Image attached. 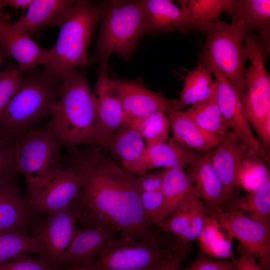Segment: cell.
Wrapping results in <instances>:
<instances>
[{
    "instance_id": "1",
    "label": "cell",
    "mask_w": 270,
    "mask_h": 270,
    "mask_svg": "<svg viewBox=\"0 0 270 270\" xmlns=\"http://www.w3.org/2000/svg\"><path fill=\"white\" fill-rule=\"evenodd\" d=\"M70 160L81 171L83 184L72 202L82 228H116L128 242L160 239L142 209L137 176L112 161L96 146L70 149Z\"/></svg>"
},
{
    "instance_id": "2",
    "label": "cell",
    "mask_w": 270,
    "mask_h": 270,
    "mask_svg": "<svg viewBox=\"0 0 270 270\" xmlns=\"http://www.w3.org/2000/svg\"><path fill=\"white\" fill-rule=\"evenodd\" d=\"M86 67L64 79L47 126L61 146H96V100L86 76Z\"/></svg>"
},
{
    "instance_id": "3",
    "label": "cell",
    "mask_w": 270,
    "mask_h": 270,
    "mask_svg": "<svg viewBox=\"0 0 270 270\" xmlns=\"http://www.w3.org/2000/svg\"><path fill=\"white\" fill-rule=\"evenodd\" d=\"M104 6V3L76 0L43 64L46 74L62 82L78 68L90 65L87 52Z\"/></svg>"
},
{
    "instance_id": "4",
    "label": "cell",
    "mask_w": 270,
    "mask_h": 270,
    "mask_svg": "<svg viewBox=\"0 0 270 270\" xmlns=\"http://www.w3.org/2000/svg\"><path fill=\"white\" fill-rule=\"evenodd\" d=\"M101 24L92 54L93 62L108 64L110 55L127 60L145 34L144 12L140 0H110L104 3Z\"/></svg>"
},
{
    "instance_id": "5",
    "label": "cell",
    "mask_w": 270,
    "mask_h": 270,
    "mask_svg": "<svg viewBox=\"0 0 270 270\" xmlns=\"http://www.w3.org/2000/svg\"><path fill=\"white\" fill-rule=\"evenodd\" d=\"M23 76L0 121V134L14 139L44 118L52 114L58 100L60 82L42 73Z\"/></svg>"
},
{
    "instance_id": "6",
    "label": "cell",
    "mask_w": 270,
    "mask_h": 270,
    "mask_svg": "<svg viewBox=\"0 0 270 270\" xmlns=\"http://www.w3.org/2000/svg\"><path fill=\"white\" fill-rule=\"evenodd\" d=\"M206 38L199 63L228 80L240 96L245 92L244 74L248 56L244 46L246 33L241 25L216 20L205 30Z\"/></svg>"
},
{
    "instance_id": "7",
    "label": "cell",
    "mask_w": 270,
    "mask_h": 270,
    "mask_svg": "<svg viewBox=\"0 0 270 270\" xmlns=\"http://www.w3.org/2000/svg\"><path fill=\"white\" fill-rule=\"evenodd\" d=\"M13 142L16 171L24 178L28 198L62 168L61 146L48 126L32 128L16 136Z\"/></svg>"
},
{
    "instance_id": "8",
    "label": "cell",
    "mask_w": 270,
    "mask_h": 270,
    "mask_svg": "<svg viewBox=\"0 0 270 270\" xmlns=\"http://www.w3.org/2000/svg\"><path fill=\"white\" fill-rule=\"evenodd\" d=\"M244 46L250 64L246 69V90L240 96L244 116L258 134L270 112V77L265 66L268 53L263 44L250 34H244Z\"/></svg>"
},
{
    "instance_id": "9",
    "label": "cell",
    "mask_w": 270,
    "mask_h": 270,
    "mask_svg": "<svg viewBox=\"0 0 270 270\" xmlns=\"http://www.w3.org/2000/svg\"><path fill=\"white\" fill-rule=\"evenodd\" d=\"M176 239L128 242L119 238L88 266L93 270H154L177 249Z\"/></svg>"
},
{
    "instance_id": "10",
    "label": "cell",
    "mask_w": 270,
    "mask_h": 270,
    "mask_svg": "<svg viewBox=\"0 0 270 270\" xmlns=\"http://www.w3.org/2000/svg\"><path fill=\"white\" fill-rule=\"evenodd\" d=\"M208 214L228 236L238 241V249L253 256L262 270H270V226L233 208H219Z\"/></svg>"
},
{
    "instance_id": "11",
    "label": "cell",
    "mask_w": 270,
    "mask_h": 270,
    "mask_svg": "<svg viewBox=\"0 0 270 270\" xmlns=\"http://www.w3.org/2000/svg\"><path fill=\"white\" fill-rule=\"evenodd\" d=\"M83 175L72 162L47 180L30 196L26 198L36 214H48L70 206L78 196Z\"/></svg>"
},
{
    "instance_id": "12",
    "label": "cell",
    "mask_w": 270,
    "mask_h": 270,
    "mask_svg": "<svg viewBox=\"0 0 270 270\" xmlns=\"http://www.w3.org/2000/svg\"><path fill=\"white\" fill-rule=\"evenodd\" d=\"M77 222L72 204L62 210L48 213L44 218L36 221L31 231L39 246V256L54 266L77 232Z\"/></svg>"
},
{
    "instance_id": "13",
    "label": "cell",
    "mask_w": 270,
    "mask_h": 270,
    "mask_svg": "<svg viewBox=\"0 0 270 270\" xmlns=\"http://www.w3.org/2000/svg\"><path fill=\"white\" fill-rule=\"evenodd\" d=\"M96 146L106 148L112 136L126 124L122 106L108 72V64L96 69Z\"/></svg>"
},
{
    "instance_id": "14",
    "label": "cell",
    "mask_w": 270,
    "mask_h": 270,
    "mask_svg": "<svg viewBox=\"0 0 270 270\" xmlns=\"http://www.w3.org/2000/svg\"><path fill=\"white\" fill-rule=\"evenodd\" d=\"M114 228L78 230L66 250L56 260L58 270L89 266L118 241Z\"/></svg>"
},
{
    "instance_id": "15",
    "label": "cell",
    "mask_w": 270,
    "mask_h": 270,
    "mask_svg": "<svg viewBox=\"0 0 270 270\" xmlns=\"http://www.w3.org/2000/svg\"><path fill=\"white\" fill-rule=\"evenodd\" d=\"M208 210L192 187L177 209L158 226L160 231L172 236L178 248L186 246L200 236Z\"/></svg>"
},
{
    "instance_id": "16",
    "label": "cell",
    "mask_w": 270,
    "mask_h": 270,
    "mask_svg": "<svg viewBox=\"0 0 270 270\" xmlns=\"http://www.w3.org/2000/svg\"><path fill=\"white\" fill-rule=\"evenodd\" d=\"M114 82L126 124L157 112H165L173 106L174 100L150 90L139 80L116 78Z\"/></svg>"
},
{
    "instance_id": "17",
    "label": "cell",
    "mask_w": 270,
    "mask_h": 270,
    "mask_svg": "<svg viewBox=\"0 0 270 270\" xmlns=\"http://www.w3.org/2000/svg\"><path fill=\"white\" fill-rule=\"evenodd\" d=\"M216 82V98L224 122L238 140L261 158L267 155L254 134L244 116L240 95L233 84L224 76L212 73Z\"/></svg>"
},
{
    "instance_id": "18",
    "label": "cell",
    "mask_w": 270,
    "mask_h": 270,
    "mask_svg": "<svg viewBox=\"0 0 270 270\" xmlns=\"http://www.w3.org/2000/svg\"><path fill=\"white\" fill-rule=\"evenodd\" d=\"M248 148L236 138L224 142L208 151L211 164L222 186L224 210L239 196V173Z\"/></svg>"
},
{
    "instance_id": "19",
    "label": "cell",
    "mask_w": 270,
    "mask_h": 270,
    "mask_svg": "<svg viewBox=\"0 0 270 270\" xmlns=\"http://www.w3.org/2000/svg\"><path fill=\"white\" fill-rule=\"evenodd\" d=\"M0 47L17 62L23 72L35 70L43 64L49 50L38 45L30 36L8 21L0 10Z\"/></svg>"
},
{
    "instance_id": "20",
    "label": "cell",
    "mask_w": 270,
    "mask_h": 270,
    "mask_svg": "<svg viewBox=\"0 0 270 270\" xmlns=\"http://www.w3.org/2000/svg\"><path fill=\"white\" fill-rule=\"evenodd\" d=\"M17 179L0 185V232L14 231L27 234L36 221Z\"/></svg>"
},
{
    "instance_id": "21",
    "label": "cell",
    "mask_w": 270,
    "mask_h": 270,
    "mask_svg": "<svg viewBox=\"0 0 270 270\" xmlns=\"http://www.w3.org/2000/svg\"><path fill=\"white\" fill-rule=\"evenodd\" d=\"M120 166L136 176L147 172L144 167L146 147L140 132L130 124H125L110 138L107 147Z\"/></svg>"
},
{
    "instance_id": "22",
    "label": "cell",
    "mask_w": 270,
    "mask_h": 270,
    "mask_svg": "<svg viewBox=\"0 0 270 270\" xmlns=\"http://www.w3.org/2000/svg\"><path fill=\"white\" fill-rule=\"evenodd\" d=\"M76 2L74 0H33L26 12L13 24L30 36L48 26H60Z\"/></svg>"
},
{
    "instance_id": "23",
    "label": "cell",
    "mask_w": 270,
    "mask_h": 270,
    "mask_svg": "<svg viewBox=\"0 0 270 270\" xmlns=\"http://www.w3.org/2000/svg\"><path fill=\"white\" fill-rule=\"evenodd\" d=\"M186 174L208 212L223 208L221 182L211 164L208 152H198Z\"/></svg>"
},
{
    "instance_id": "24",
    "label": "cell",
    "mask_w": 270,
    "mask_h": 270,
    "mask_svg": "<svg viewBox=\"0 0 270 270\" xmlns=\"http://www.w3.org/2000/svg\"><path fill=\"white\" fill-rule=\"evenodd\" d=\"M165 113L170 120L172 138L186 148L198 152H208L224 142L234 140L206 131L191 119L184 110H179L172 106Z\"/></svg>"
},
{
    "instance_id": "25",
    "label": "cell",
    "mask_w": 270,
    "mask_h": 270,
    "mask_svg": "<svg viewBox=\"0 0 270 270\" xmlns=\"http://www.w3.org/2000/svg\"><path fill=\"white\" fill-rule=\"evenodd\" d=\"M227 12L232 22L240 24L246 33L258 32L260 42L270 54V0H234Z\"/></svg>"
},
{
    "instance_id": "26",
    "label": "cell",
    "mask_w": 270,
    "mask_h": 270,
    "mask_svg": "<svg viewBox=\"0 0 270 270\" xmlns=\"http://www.w3.org/2000/svg\"><path fill=\"white\" fill-rule=\"evenodd\" d=\"M182 14L180 31L186 33L192 30L204 32L224 12H227L234 0H178Z\"/></svg>"
},
{
    "instance_id": "27",
    "label": "cell",
    "mask_w": 270,
    "mask_h": 270,
    "mask_svg": "<svg viewBox=\"0 0 270 270\" xmlns=\"http://www.w3.org/2000/svg\"><path fill=\"white\" fill-rule=\"evenodd\" d=\"M212 75L210 70L198 62L184 77L180 98L174 100L172 107L184 110L188 106L199 104L212 97L216 93L217 86Z\"/></svg>"
},
{
    "instance_id": "28",
    "label": "cell",
    "mask_w": 270,
    "mask_h": 270,
    "mask_svg": "<svg viewBox=\"0 0 270 270\" xmlns=\"http://www.w3.org/2000/svg\"><path fill=\"white\" fill-rule=\"evenodd\" d=\"M146 32L156 34L180 30L182 24L180 8L169 0H142Z\"/></svg>"
},
{
    "instance_id": "29",
    "label": "cell",
    "mask_w": 270,
    "mask_h": 270,
    "mask_svg": "<svg viewBox=\"0 0 270 270\" xmlns=\"http://www.w3.org/2000/svg\"><path fill=\"white\" fill-rule=\"evenodd\" d=\"M198 152L186 148L172 138L168 141L146 148L144 156V167L150 170L162 168L164 169L176 166L184 168L197 156Z\"/></svg>"
},
{
    "instance_id": "30",
    "label": "cell",
    "mask_w": 270,
    "mask_h": 270,
    "mask_svg": "<svg viewBox=\"0 0 270 270\" xmlns=\"http://www.w3.org/2000/svg\"><path fill=\"white\" fill-rule=\"evenodd\" d=\"M215 94L205 101L191 106L184 112L198 125L211 134L228 139L238 138L230 131L224 122Z\"/></svg>"
},
{
    "instance_id": "31",
    "label": "cell",
    "mask_w": 270,
    "mask_h": 270,
    "mask_svg": "<svg viewBox=\"0 0 270 270\" xmlns=\"http://www.w3.org/2000/svg\"><path fill=\"white\" fill-rule=\"evenodd\" d=\"M184 168L176 166L165 169L160 188L164 199L162 221L177 209L185 195L193 187Z\"/></svg>"
},
{
    "instance_id": "32",
    "label": "cell",
    "mask_w": 270,
    "mask_h": 270,
    "mask_svg": "<svg viewBox=\"0 0 270 270\" xmlns=\"http://www.w3.org/2000/svg\"><path fill=\"white\" fill-rule=\"evenodd\" d=\"M229 208L238 210L250 218L270 226V181L254 191L236 198L226 210Z\"/></svg>"
},
{
    "instance_id": "33",
    "label": "cell",
    "mask_w": 270,
    "mask_h": 270,
    "mask_svg": "<svg viewBox=\"0 0 270 270\" xmlns=\"http://www.w3.org/2000/svg\"><path fill=\"white\" fill-rule=\"evenodd\" d=\"M270 181L269 171L262 158L248 148L240 170V188L248 192H252Z\"/></svg>"
},
{
    "instance_id": "34",
    "label": "cell",
    "mask_w": 270,
    "mask_h": 270,
    "mask_svg": "<svg viewBox=\"0 0 270 270\" xmlns=\"http://www.w3.org/2000/svg\"><path fill=\"white\" fill-rule=\"evenodd\" d=\"M130 124L142 135L146 148L166 142L169 140L170 122L164 112L150 114Z\"/></svg>"
},
{
    "instance_id": "35",
    "label": "cell",
    "mask_w": 270,
    "mask_h": 270,
    "mask_svg": "<svg viewBox=\"0 0 270 270\" xmlns=\"http://www.w3.org/2000/svg\"><path fill=\"white\" fill-rule=\"evenodd\" d=\"M29 253H40L38 244L32 236L14 231L0 232V264Z\"/></svg>"
},
{
    "instance_id": "36",
    "label": "cell",
    "mask_w": 270,
    "mask_h": 270,
    "mask_svg": "<svg viewBox=\"0 0 270 270\" xmlns=\"http://www.w3.org/2000/svg\"><path fill=\"white\" fill-rule=\"evenodd\" d=\"M22 79V72L16 64H9L6 69L0 72V121Z\"/></svg>"
},
{
    "instance_id": "37",
    "label": "cell",
    "mask_w": 270,
    "mask_h": 270,
    "mask_svg": "<svg viewBox=\"0 0 270 270\" xmlns=\"http://www.w3.org/2000/svg\"><path fill=\"white\" fill-rule=\"evenodd\" d=\"M140 200L146 218L153 226H157L162 221L164 199L160 190L141 192Z\"/></svg>"
},
{
    "instance_id": "38",
    "label": "cell",
    "mask_w": 270,
    "mask_h": 270,
    "mask_svg": "<svg viewBox=\"0 0 270 270\" xmlns=\"http://www.w3.org/2000/svg\"><path fill=\"white\" fill-rule=\"evenodd\" d=\"M0 270H58L52 264L39 256L21 254L0 264Z\"/></svg>"
},
{
    "instance_id": "39",
    "label": "cell",
    "mask_w": 270,
    "mask_h": 270,
    "mask_svg": "<svg viewBox=\"0 0 270 270\" xmlns=\"http://www.w3.org/2000/svg\"><path fill=\"white\" fill-rule=\"evenodd\" d=\"M14 140L0 143V185L16 179L18 174L15 160Z\"/></svg>"
},
{
    "instance_id": "40",
    "label": "cell",
    "mask_w": 270,
    "mask_h": 270,
    "mask_svg": "<svg viewBox=\"0 0 270 270\" xmlns=\"http://www.w3.org/2000/svg\"><path fill=\"white\" fill-rule=\"evenodd\" d=\"M182 270H236V260L214 258L201 252L190 264Z\"/></svg>"
},
{
    "instance_id": "41",
    "label": "cell",
    "mask_w": 270,
    "mask_h": 270,
    "mask_svg": "<svg viewBox=\"0 0 270 270\" xmlns=\"http://www.w3.org/2000/svg\"><path fill=\"white\" fill-rule=\"evenodd\" d=\"M165 169L136 176L141 192L160 190Z\"/></svg>"
},
{
    "instance_id": "42",
    "label": "cell",
    "mask_w": 270,
    "mask_h": 270,
    "mask_svg": "<svg viewBox=\"0 0 270 270\" xmlns=\"http://www.w3.org/2000/svg\"><path fill=\"white\" fill-rule=\"evenodd\" d=\"M192 250L190 244L178 248L154 270H182V264Z\"/></svg>"
},
{
    "instance_id": "43",
    "label": "cell",
    "mask_w": 270,
    "mask_h": 270,
    "mask_svg": "<svg viewBox=\"0 0 270 270\" xmlns=\"http://www.w3.org/2000/svg\"><path fill=\"white\" fill-rule=\"evenodd\" d=\"M240 256L236 260V270H262L251 255L238 249Z\"/></svg>"
},
{
    "instance_id": "44",
    "label": "cell",
    "mask_w": 270,
    "mask_h": 270,
    "mask_svg": "<svg viewBox=\"0 0 270 270\" xmlns=\"http://www.w3.org/2000/svg\"><path fill=\"white\" fill-rule=\"evenodd\" d=\"M33 0H0V10L9 6L14 9H27Z\"/></svg>"
},
{
    "instance_id": "45",
    "label": "cell",
    "mask_w": 270,
    "mask_h": 270,
    "mask_svg": "<svg viewBox=\"0 0 270 270\" xmlns=\"http://www.w3.org/2000/svg\"><path fill=\"white\" fill-rule=\"evenodd\" d=\"M9 57L5 51L0 47V68Z\"/></svg>"
},
{
    "instance_id": "46",
    "label": "cell",
    "mask_w": 270,
    "mask_h": 270,
    "mask_svg": "<svg viewBox=\"0 0 270 270\" xmlns=\"http://www.w3.org/2000/svg\"><path fill=\"white\" fill-rule=\"evenodd\" d=\"M65 270H93L88 266H80L72 267Z\"/></svg>"
},
{
    "instance_id": "47",
    "label": "cell",
    "mask_w": 270,
    "mask_h": 270,
    "mask_svg": "<svg viewBox=\"0 0 270 270\" xmlns=\"http://www.w3.org/2000/svg\"><path fill=\"white\" fill-rule=\"evenodd\" d=\"M6 139L0 134V143L6 142Z\"/></svg>"
},
{
    "instance_id": "48",
    "label": "cell",
    "mask_w": 270,
    "mask_h": 270,
    "mask_svg": "<svg viewBox=\"0 0 270 270\" xmlns=\"http://www.w3.org/2000/svg\"></svg>"
}]
</instances>
